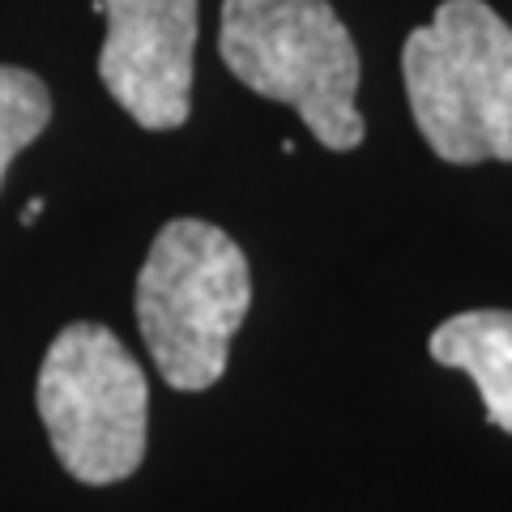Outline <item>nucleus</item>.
I'll return each mask as SVG.
<instances>
[{
  "mask_svg": "<svg viewBox=\"0 0 512 512\" xmlns=\"http://www.w3.org/2000/svg\"><path fill=\"white\" fill-rule=\"evenodd\" d=\"M248 303V256L222 227L175 218L154 235L137 274V325L171 389L201 393L222 380Z\"/></svg>",
  "mask_w": 512,
  "mask_h": 512,
  "instance_id": "obj_1",
  "label": "nucleus"
},
{
  "mask_svg": "<svg viewBox=\"0 0 512 512\" xmlns=\"http://www.w3.org/2000/svg\"><path fill=\"white\" fill-rule=\"evenodd\" d=\"M402 77L414 124L444 163H512V26L483 0H444L410 30Z\"/></svg>",
  "mask_w": 512,
  "mask_h": 512,
  "instance_id": "obj_2",
  "label": "nucleus"
},
{
  "mask_svg": "<svg viewBox=\"0 0 512 512\" xmlns=\"http://www.w3.org/2000/svg\"><path fill=\"white\" fill-rule=\"evenodd\" d=\"M218 47L239 82L286 103L325 150L363 141L359 52L329 0H222Z\"/></svg>",
  "mask_w": 512,
  "mask_h": 512,
  "instance_id": "obj_3",
  "label": "nucleus"
},
{
  "mask_svg": "<svg viewBox=\"0 0 512 512\" xmlns=\"http://www.w3.org/2000/svg\"><path fill=\"white\" fill-rule=\"evenodd\" d=\"M35 397L52 453L77 483L111 487L146 461L150 384L111 329L90 320L60 329Z\"/></svg>",
  "mask_w": 512,
  "mask_h": 512,
  "instance_id": "obj_4",
  "label": "nucleus"
},
{
  "mask_svg": "<svg viewBox=\"0 0 512 512\" xmlns=\"http://www.w3.org/2000/svg\"><path fill=\"white\" fill-rule=\"evenodd\" d=\"M107 43L99 77L128 116L150 133H171L192 107L197 0H99Z\"/></svg>",
  "mask_w": 512,
  "mask_h": 512,
  "instance_id": "obj_5",
  "label": "nucleus"
},
{
  "mask_svg": "<svg viewBox=\"0 0 512 512\" xmlns=\"http://www.w3.org/2000/svg\"><path fill=\"white\" fill-rule=\"evenodd\" d=\"M431 359L466 372L487 406V423L512 436V312H461L431 333Z\"/></svg>",
  "mask_w": 512,
  "mask_h": 512,
  "instance_id": "obj_6",
  "label": "nucleus"
},
{
  "mask_svg": "<svg viewBox=\"0 0 512 512\" xmlns=\"http://www.w3.org/2000/svg\"><path fill=\"white\" fill-rule=\"evenodd\" d=\"M52 120V94L43 77L18 64H0V188H5L9 163L35 141Z\"/></svg>",
  "mask_w": 512,
  "mask_h": 512,
  "instance_id": "obj_7",
  "label": "nucleus"
},
{
  "mask_svg": "<svg viewBox=\"0 0 512 512\" xmlns=\"http://www.w3.org/2000/svg\"><path fill=\"white\" fill-rule=\"evenodd\" d=\"M39 218H43V197H35V201H30L26 210H22V227H30V222H39Z\"/></svg>",
  "mask_w": 512,
  "mask_h": 512,
  "instance_id": "obj_8",
  "label": "nucleus"
}]
</instances>
